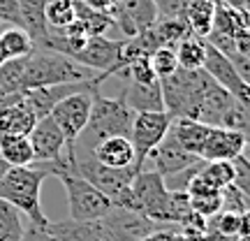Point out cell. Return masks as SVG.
I'll return each instance as SVG.
<instances>
[{
  "label": "cell",
  "instance_id": "cell-1",
  "mask_svg": "<svg viewBox=\"0 0 250 241\" xmlns=\"http://www.w3.org/2000/svg\"><path fill=\"white\" fill-rule=\"evenodd\" d=\"M46 176H51L44 165L42 167H9L0 179V199L12 204L21 216H26L28 223L35 227H46L51 223L40 204V193Z\"/></svg>",
  "mask_w": 250,
  "mask_h": 241
},
{
  "label": "cell",
  "instance_id": "cell-2",
  "mask_svg": "<svg viewBox=\"0 0 250 241\" xmlns=\"http://www.w3.org/2000/svg\"><path fill=\"white\" fill-rule=\"evenodd\" d=\"M65 153L72 158V165L81 179H86L90 186H95L102 195L109 197V202L114 206H123V209H134L132 199V179L137 174V167H125V170H114V167H104L100 165L93 153L86 149H77V146H67Z\"/></svg>",
  "mask_w": 250,
  "mask_h": 241
},
{
  "label": "cell",
  "instance_id": "cell-3",
  "mask_svg": "<svg viewBox=\"0 0 250 241\" xmlns=\"http://www.w3.org/2000/svg\"><path fill=\"white\" fill-rule=\"evenodd\" d=\"M134 111L123 102V98H109L102 95L100 88L93 90V102H90L88 123L74 142L77 149L90 151L93 146L107 137H127L132 130Z\"/></svg>",
  "mask_w": 250,
  "mask_h": 241
},
{
  "label": "cell",
  "instance_id": "cell-4",
  "mask_svg": "<svg viewBox=\"0 0 250 241\" xmlns=\"http://www.w3.org/2000/svg\"><path fill=\"white\" fill-rule=\"evenodd\" d=\"M95 74L81 67L72 58L49 49H35L30 56H23V72H21V93L42 86L56 84H81L90 81Z\"/></svg>",
  "mask_w": 250,
  "mask_h": 241
},
{
  "label": "cell",
  "instance_id": "cell-5",
  "mask_svg": "<svg viewBox=\"0 0 250 241\" xmlns=\"http://www.w3.org/2000/svg\"><path fill=\"white\" fill-rule=\"evenodd\" d=\"M213 84L215 81L202 67L199 70H181L179 67L174 74L160 79L165 111L171 114V118H192V121H197L206 93Z\"/></svg>",
  "mask_w": 250,
  "mask_h": 241
},
{
  "label": "cell",
  "instance_id": "cell-6",
  "mask_svg": "<svg viewBox=\"0 0 250 241\" xmlns=\"http://www.w3.org/2000/svg\"><path fill=\"white\" fill-rule=\"evenodd\" d=\"M95 88H100V86L95 84V77H93L88 86H83L81 90H74L72 95L62 98L49 114L54 118V123L61 128L67 146H74V142L79 139V134L83 132V128L88 123L90 102H93V90Z\"/></svg>",
  "mask_w": 250,
  "mask_h": 241
},
{
  "label": "cell",
  "instance_id": "cell-7",
  "mask_svg": "<svg viewBox=\"0 0 250 241\" xmlns=\"http://www.w3.org/2000/svg\"><path fill=\"white\" fill-rule=\"evenodd\" d=\"M100 225L107 232L109 241H142L144 237L158 232V230H179L174 225L155 223L142 211L123 209V206H111L109 214L100 218Z\"/></svg>",
  "mask_w": 250,
  "mask_h": 241
},
{
  "label": "cell",
  "instance_id": "cell-8",
  "mask_svg": "<svg viewBox=\"0 0 250 241\" xmlns=\"http://www.w3.org/2000/svg\"><path fill=\"white\" fill-rule=\"evenodd\" d=\"M171 114L167 111H137L132 118L130 144L134 149V167L142 172L146 155L167 137L171 128Z\"/></svg>",
  "mask_w": 250,
  "mask_h": 241
},
{
  "label": "cell",
  "instance_id": "cell-9",
  "mask_svg": "<svg viewBox=\"0 0 250 241\" xmlns=\"http://www.w3.org/2000/svg\"><path fill=\"white\" fill-rule=\"evenodd\" d=\"M132 199L134 211H142L155 223H167V202H169V190L165 186L158 172L142 170L132 179ZM169 225V223H167Z\"/></svg>",
  "mask_w": 250,
  "mask_h": 241
},
{
  "label": "cell",
  "instance_id": "cell-10",
  "mask_svg": "<svg viewBox=\"0 0 250 241\" xmlns=\"http://www.w3.org/2000/svg\"><path fill=\"white\" fill-rule=\"evenodd\" d=\"M123 51V40H114L107 35H98V37H88L86 46L81 49L79 54L74 56L72 61L79 63L81 67H86L90 72H98L95 74V84H102L107 79V72L116 65V61L121 58Z\"/></svg>",
  "mask_w": 250,
  "mask_h": 241
},
{
  "label": "cell",
  "instance_id": "cell-11",
  "mask_svg": "<svg viewBox=\"0 0 250 241\" xmlns=\"http://www.w3.org/2000/svg\"><path fill=\"white\" fill-rule=\"evenodd\" d=\"M202 70H204L206 74H208V77L220 86V88H225L229 95H234L241 105H248L250 102L248 81L236 72V67L232 65V61H229L227 56H223L218 49H213L208 42H206V56H204V65H202Z\"/></svg>",
  "mask_w": 250,
  "mask_h": 241
},
{
  "label": "cell",
  "instance_id": "cell-12",
  "mask_svg": "<svg viewBox=\"0 0 250 241\" xmlns=\"http://www.w3.org/2000/svg\"><path fill=\"white\" fill-rule=\"evenodd\" d=\"M246 146H248V134L246 132L211 125L199 158L204 162H215V160L232 162L234 158H239L241 153H246Z\"/></svg>",
  "mask_w": 250,
  "mask_h": 241
},
{
  "label": "cell",
  "instance_id": "cell-13",
  "mask_svg": "<svg viewBox=\"0 0 250 241\" xmlns=\"http://www.w3.org/2000/svg\"><path fill=\"white\" fill-rule=\"evenodd\" d=\"M30 139V146H33V158L35 162H42V165H54L65 155V149H67V142L62 137L61 128L54 123L51 116L37 118L35 128L28 134Z\"/></svg>",
  "mask_w": 250,
  "mask_h": 241
},
{
  "label": "cell",
  "instance_id": "cell-14",
  "mask_svg": "<svg viewBox=\"0 0 250 241\" xmlns=\"http://www.w3.org/2000/svg\"><path fill=\"white\" fill-rule=\"evenodd\" d=\"M197 162H199V158L192 155V153H188L186 149L174 139V134L167 132V137H165V139H162L148 155H146L144 167L148 165V170L158 172L162 179H165V176H171V174L186 170V167H192V165H197Z\"/></svg>",
  "mask_w": 250,
  "mask_h": 241
},
{
  "label": "cell",
  "instance_id": "cell-15",
  "mask_svg": "<svg viewBox=\"0 0 250 241\" xmlns=\"http://www.w3.org/2000/svg\"><path fill=\"white\" fill-rule=\"evenodd\" d=\"M35 123L37 116L23 93L0 98V137L5 134H26L28 137Z\"/></svg>",
  "mask_w": 250,
  "mask_h": 241
},
{
  "label": "cell",
  "instance_id": "cell-16",
  "mask_svg": "<svg viewBox=\"0 0 250 241\" xmlns=\"http://www.w3.org/2000/svg\"><path fill=\"white\" fill-rule=\"evenodd\" d=\"M90 153L104 167H114V170L134 167V149L127 137H107L95 144Z\"/></svg>",
  "mask_w": 250,
  "mask_h": 241
},
{
  "label": "cell",
  "instance_id": "cell-17",
  "mask_svg": "<svg viewBox=\"0 0 250 241\" xmlns=\"http://www.w3.org/2000/svg\"><path fill=\"white\" fill-rule=\"evenodd\" d=\"M123 102L137 111H165V102H162V88L160 79L151 81V84H137V81H127L123 90Z\"/></svg>",
  "mask_w": 250,
  "mask_h": 241
},
{
  "label": "cell",
  "instance_id": "cell-18",
  "mask_svg": "<svg viewBox=\"0 0 250 241\" xmlns=\"http://www.w3.org/2000/svg\"><path fill=\"white\" fill-rule=\"evenodd\" d=\"M90 81H81V84H56V86H42V88H33V90H26L28 105L33 107L37 118H44L51 114V109L61 102L62 98L72 95L74 90H81L83 86H88Z\"/></svg>",
  "mask_w": 250,
  "mask_h": 241
},
{
  "label": "cell",
  "instance_id": "cell-19",
  "mask_svg": "<svg viewBox=\"0 0 250 241\" xmlns=\"http://www.w3.org/2000/svg\"><path fill=\"white\" fill-rule=\"evenodd\" d=\"M46 230L58 241H109L100 220H61L49 223Z\"/></svg>",
  "mask_w": 250,
  "mask_h": 241
},
{
  "label": "cell",
  "instance_id": "cell-20",
  "mask_svg": "<svg viewBox=\"0 0 250 241\" xmlns=\"http://www.w3.org/2000/svg\"><path fill=\"white\" fill-rule=\"evenodd\" d=\"M49 0H19V17L21 28L26 30L37 49H42L49 35V26L44 21V7Z\"/></svg>",
  "mask_w": 250,
  "mask_h": 241
},
{
  "label": "cell",
  "instance_id": "cell-21",
  "mask_svg": "<svg viewBox=\"0 0 250 241\" xmlns=\"http://www.w3.org/2000/svg\"><path fill=\"white\" fill-rule=\"evenodd\" d=\"M208 128H211V125L192 121V118H174L169 132L174 134V139H176L188 153H192V155L199 158L202 146H204V139H206V134H208ZM199 160H202V158H199Z\"/></svg>",
  "mask_w": 250,
  "mask_h": 241
},
{
  "label": "cell",
  "instance_id": "cell-22",
  "mask_svg": "<svg viewBox=\"0 0 250 241\" xmlns=\"http://www.w3.org/2000/svg\"><path fill=\"white\" fill-rule=\"evenodd\" d=\"M213 17H215V0H190L183 21L188 23L190 35L204 40L211 33V28H213Z\"/></svg>",
  "mask_w": 250,
  "mask_h": 241
},
{
  "label": "cell",
  "instance_id": "cell-23",
  "mask_svg": "<svg viewBox=\"0 0 250 241\" xmlns=\"http://www.w3.org/2000/svg\"><path fill=\"white\" fill-rule=\"evenodd\" d=\"M248 214H229V211H220L213 218L206 220V232L218 234L225 239H239V237H248Z\"/></svg>",
  "mask_w": 250,
  "mask_h": 241
},
{
  "label": "cell",
  "instance_id": "cell-24",
  "mask_svg": "<svg viewBox=\"0 0 250 241\" xmlns=\"http://www.w3.org/2000/svg\"><path fill=\"white\" fill-rule=\"evenodd\" d=\"M0 158L9 167H28L33 165V146L26 134H5L0 137Z\"/></svg>",
  "mask_w": 250,
  "mask_h": 241
},
{
  "label": "cell",
  "instance_id": "cell-25",
  "mask_svg": "<svg viewBox=\"0 0 250 241\" xmlns=\"http://www.w3.org/2000/svg\"><path fill=\"white\" fill-rule=\"evenodd\" d=\"M0 49L7 61L12 58H23V56H30L35 51L37 46L35 42L30 40L23 28H17V26H7L0 30Z\"/></svg>",
  "mask_w": 250,
  "mask_h": 241
},
{
  "label": "cell",
  "instance_id": "cell-26",
  "mask_svg": "<svg viewBox=\"0 0 250 241\" xmlns=\"http://www.w3.org/2000/svg\"><path fill=\"white\" fill-rule=\"evenodd\" d=\"M77 23L83 28V33H86L88 37L107 35L109 30L116 26L111 14H104V12H95V9L86 7V5H83L81 0H77Z\"/></svg>",
  "mask_w": 250,
  "mask_h": 241
},
{
  "label": "cell",
  "instance_id": "cell-27",
  "mask_svg": "<svg viewBox=\"0 0 250 241\" xmlns=\"http://www.w3.org/2000/svg\"><path fill=\"white\" fill-rule=\"evenodd\" d=\"M174 51H176V61H179L181 70H199L204 65L206 42L195 35H188L186 40H181L174 46Z\"/></svg>",
  "mask_w": 250,
  "mask_h": 241
},
{
  "label": "cell",
  "instance_id": "cell-28",
  "mask_svg": "<svg viewBox=\"0 0 250 241\" xmlns=\"http://www.w3.org/2000/svg\"><path fill=\"white\" fill-rule=\"evenodd\" d=\"M118 9L132 21V26L137 33L144 30V28L153 26L155 19H158V12H155L153 0H118Z\"/></svg>",
  "mask_w": 250,
  "mask_h": 241
},
{
  "label": "cell",
  "instance_id": "cell-29",
  "mask_svg": "<svg viewBox=\"0 0 250 241\" xmlns=\"http://www.w3.org/2000/svg\"><path fill=\"white\" fill-rule=\"evenodd\" d=\"M44 21L49 28H67L77 21V0H49L44 7Z\"/></svg>",
  "mask_w": 250,
  "mask_h": 241
},
{
  "label": "cell",
  "instance_id": "cell-30",
  "mask_svg": "<svg viewBox=\"0 0 250 241\" xmlns=\"http://www.w3.org/2000/svg\"><path fill=\"white\" fill-rule=\"evenodd\" d=\"M197 176L204 181L206 186H211L213 190H223L225 186L234 183V165L225 160H215V162H204Z\"/></svg>",
  "mask_w": 250,
  "mask_h": 241
},
{
  "label": "cell",
  "instance_id": "cell-31",
  "mask_svg": "<svg viewBox=\"0 0 250 241\" xmlns=\"http://www.w3.org/2000/svg\"><path fill=\"white\" fill-rule=\"evenodd\" d=\"M26 232L23 218L12 204L0 199V241H21Z\"/></svg>",
  "mask_w": 250,
  "mask_h": 241
},
{
  "label": "cell",
  "instance_id": "cell-32",
  "mask_svg": "<svg viewBox=\"0 0 250 241\" xmlns=\"http://www.w3.org/2000/svg\"><path fill=\"white\" fill-rule=\"evenodd\" d=\"M153 30H155V35L160 40L162 46H174L179 44L181 40H186L190 35V30H188V23L183 19H162L158 17L155 19V23H153Z\"/></svg>",
  "mask_w": 250,
  "mask_h": 241
},
{
  "label": "cell",
  "instance_id": "cell-33",
  "mask_svg": "<svg viewBox=\"0 0 250 241\" xmlns=\"http://www.w3.org/2000/svg\"><path fill=\"white\" fill-rule=\"evenodd\" d=\"M148 63H151L153 74H155L158 79H165V77H169V74H174V72L179 70L176 51H174L171 46H160V49H155V51L148 56Z\"/></svg>",
  "mask_w": 250,
  "mask_h": 241
},
{
  "label": "cell",
  "instance_id": "cell-34",
  "mask_svg": "<svg viewBox=\"0 0 250 241\" xmlns=\"http://www.w3.org/2000/svg\"><path fill=\"white\" fill-rule=\"evenodd\" d=\"M250 197L248 193H243L239 186H225L220 190V211H229V214H248Z\"/></svg>",
  "mask_w": 250,
  "mask_h": 241
},
{
  "label": "cell",
  "instance_id": "cell-35",
  "mask_svg": "<svg viewBox=\"0 0 250 241\" xmlns=\"http://www.w3.org/2000/svg\"><path fill=\"white\" fill-rule=\"evenodd\" d=\"M116 77H123L127 81H137V84H151V81L158 79L153 74V67H151V63H148V58H137V61L127 63Z\"/></svg>",
  "mask_w": 250,
  "mask_h": 241
},
{
  "label": "cell",
  "instance_id": "cell-36",
  "mask_svg": "<svg viewBox=\"0 0 250 241\" xmlns=\"http://www.w3.org/2000/svg\"><path fill=\"white\" fill-rule=\"evenodd\" d=\"M158 17L162 19H183L190 0H153Z\"/></svg>",
  "mask_w": 250,
  "mask_h": 241
},
{
  "label": "cell",
  "instance_id": "cell-37",
  "mask_svg": "<svg viewBox=\"0 0 250 241\" xmlns=\"http://www.w3.org/2000/svg\"><path fill=\"white\" fill-rule=\"evenodd\" d=\"M232 165H234V186H239L243 193H248L250 190V165H248L246 153H241L239 158H234Z\"/></svg>",
  "mask_w": 250,
  "mask_h": 241
},
{
  "label": "cell",
  "instance_id": "cell-38",
  "mask_svg": "<svg viewBox=\"0 0 250 241\" xmlns=\"http://www.w3.org/2000/svg\"><path fill=\"white\" fill-rule=\"evenodd\" d=\"M0 21L9 26L21 28V17H19V0H0Z\"/></svg>",
  "mask_w": 250,
  "mask_h": 241
},
{
  "label": "cell",
  "instance_id": "cell-39",
  "mask_svg": "<svg viewBox=\"0 0 250 241\" xmlns=\"http://www.w3.org/2000/svg\"><path fill=\"white\" fill-rule=\"evenodd\" d=\"M21 241H58L54 234L49 232L46 227H35V225H28L26 232H23V239Z\"/></svg>",
  "mask_w": 250,
  "mask_h": 241
},
{
  "label": "cell",
  "instance_id": "cell-40",
  "mask_svg": "<svg viewBox=\"0 0 250 241\" xmlns=\"http://www.w3.org/2000/svg\"><path fill=\"white\" fill-rule=\"evenodd\" d=\"M86 7L95 9V12H104V14H111L114 9H116L118 0H81Z\"/></svg>",
  "mask_w": 250,
  "mask_h": 241
},
{
  "label": "cell",
  "instance_id": "cell-41",
  "mask_svg": "<svg viewBox=\"0 0 250 241\" xmlns=\"http://www.w3.org/2000/svg\"><path fill=\"white\" fill-rule=\"evenodd\" d=\"M174 232H176V230H158V232L148 234V237H144L142 241H171Z\"/></svg>",
  "mask_w": 250,
  "mask_h": 241
},
{
  "label": "cell",
  "instance_id": "cell-42",
  "mask_svg": "<svg viewBox=\"0 0 250 241\" xmlns=\"http://www.w3.org/2000/svg\"><path fill=\"white\" fill-rule=\"evenodd\" d=\"M9 170V165L5 160H2V158H0V179H2V176H5V172Z\"/></svg>",
  "mask_w": 250,
  "mask_h": 241
},
{
  "label": "cell",
  "instance_id": "cell-43",
  "mask_svg": "<svg viewBox=\"0 0 250 241\" xmlns=\"http://www.w3.org/2000/svg\"><path fill=\"white\" fill-rule=\"evenodd\" d=\"M5 61H7V58H5V54H2V49H0V65H2Z\"/></svg>",
  "mask_w": 250,
  "mask_h": 241
},
{
  "label": "cell",
  "instance_id": "cell-44",
  "mask_svg": "<svg viewBox=\"0 0 250 241\" xmlns=\"http://www.w3.org/2000/svg\"><path fill=\"white\" fill-rule=\"evenodd\" d=\"M236 241H250V237H239Z\"/></svg>",
  "mask_w": 250,
  "mask_h": 241
},
{
  "label": "cell",
  "instance_id": "cell-45",
  "mask_svg": "<svg viewBox=\"0 0 250 241\" xmlns=\"http://www.w3.org/2000/svg\"><path fill=\"white\" fill-rule=\"evenodd\" d=\"M2 26H5V23H2V21H0V30H2Z\"/></svg>",
  "mask_w": 250,
  "mask_h": 241
}]
</instances>
